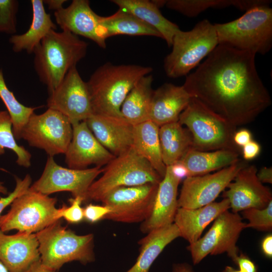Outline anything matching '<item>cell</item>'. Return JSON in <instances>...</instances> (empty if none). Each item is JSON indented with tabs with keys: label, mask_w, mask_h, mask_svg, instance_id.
Wrapping results in <instances>:
<instances>
[{
	"label": "cell",
	"mask_w": 272,
	"mask_h": 272,
	"mask_svg": "<svg viewBox=\"0 0 272 272\" xmlns=\"http://www.w3.org/2000/svg\"><path fill=\"white\" fill-rule=\"evenodd\" d=\"M255 54L219 44L183 85L193 98L237 127L271 103L257 71Z\"/></svg>",
	"instance_id": "cell-1"
},
{
	"label": "cell",
	"mask_w": 272,
	"mask_h": 272,
	"mask_svg": "<svg viewBox=\"0 0 272 272\" xmlns=\"http://www.w3.org/2000/svg\"><path fill=\"white\" fill-rule=\"evenodd\" d=\"M152 71L150 66L109 62L98 67L87 82L94 114L122 117L120 108L128 93Z\"/></svg>",
	"instance_id": "cell-2"
},
{
	"label": "cell",
	"mask_w": 272,
	"mask_h": 272,
	"mask_svg": "<svg viewBox=\"0 0 272 272\" xmlns=\"http://www.w3.org/2000/svg\"><path fill=\"white\" fill-rule=\"evenodd\" d=\"M88 47L86 42L67 31L52 30L41 40L33 52L34 67L49 92L85 57Z\"/></svg>",
	"instance_id": "cell-3"
},
{
	"label": "cell",
	"mask_w": 272,
	"mask_h": 272,
	"mask_svg": "<svg viewBox=\"0 0 272 272\" xmlns=\"http://www.w3.org/2000/svg\"><path fill=\"white\" fill-rule=\"evenodd\" d=\"M219 44L262 55L272 47V9L269 5L254 7L238 19L214 24Z\"/></svg>",
	"instance_id": "cell-4"
},
{
	"label": "cell",
	"mask_w": 272,
	"mask_h": 272,
	"mask_svg": "<svg viewBox=\"0 0 272 272\" xmlns=\"http://www.w3.org/2000/svg\"><path fill=\"white\" fill-rule=\"evenodd\" d=\"M59 220L35 233L42 263L56 271L73 261L83 264L94 261V235H77Z\"/></svg>",
	"instance_id": "cell-5"
},
{
	"label": "cell",
	"mask_w": 272,
	"mask_h": 272,
	"mask_svg": "<svg viewBox=\"0 0 272 272\" xmlns=\"http://www.w3.org/2000/svg\"><path fill=\"white\" fill-rule=\"evenodd\" d=\"M218 44L214 25L207 19L190 30H179L173 37L172 51L164 60L166 75L173 79L187 76Z\"/></svg>",
	"instance_id": "cell-6"
},
{
	"label": "cell",
	"mask_w": 272,
	"mask_h": 272,
	"mask_svg": "<svg viewBox=\"0 0 272 272\" xmlns=\"http://www.w3.org/2000/svg\"><path fill=\"white\" fill-rule=\"evenodd\" d=\"M102 174L89 187L87 202L101 201L109 192L118 187L159 184L163 179L132 148L110 161L103 168Z\"/></svg>",
	"instance_id": "cell-7"
},
{
	"label": "cell",
	"mask_w": 272,
	"mask_h": 272,
	"mask_svg": "<svg viewBox=\"0 0 272 272\" xmlns=\"http://www.w3.org/2000/svg\"><path fill=\"white\" fill-rule=\"evenodd\" d=\"M178 122L189 131L193 149L202 151L237 150L233 140L236 127L194 98H191L181 112Z\"/></svg>",
	"instance_id": "cell-8"
},
{
	"label": "cell",
	"mask_w": 272,
	"mask_h": 272,
	"mask_svg": "<svg viewBox=\"0 0 272 272\" xmlns=\"http://www.w3.org/2000/svg\"><path fill=\"white\" fill-rule=\"evenodd\" d=\"M57 199L39 192L28 190L16 198L10 210L0 217V230L37 233L59 220Z\"/></svg>",
	"instance_id": "cell-9"
},
{
	"label": "cell",
	"mask_w": 272,
	"mask_h": 272,
	"mask_svg": "<svg viewBox=\"0 0 272 272\" xmlns=\"http://www.w3.org/2000/svg\"><path fill=\"white\" fill-rule=\"evenodd\" d=\"M72 135V124L67 117L48 108L42 114L31 115L22 130L21 139L53 157L65 154Z\"/></svg>",
	"instance_id": "cell-10"
},
{
	"label": "cell",
	"mask_w": 272,
	"mask_h": 272,
	"mask_svg": "<svg viewBox=\"0 0 272 272\" xmlns=\"http://www.w3.org/2000/svg\"><path fill=\"white\" fill-rule=\"evenodd\" d=\"M246 223L237 213L227 210L221 214L205 235L187 247L194 264L207 255L226 252L233 261L238 255L236 242Z\"/></svg>",
	"instance_id": "cell-11"
},
{
	"label": "cell",
	"mask_w": 272,
	"mask_h": 272,
	"mask_svg": "<svg viewBox=\"0 0 272 272\" xmlns=\"http://www.w3.org/2000/svg\"><path fill=\"white\" fill-rule=\"evenodd\" d=\"M158 186L148 183L112 190L101 200L111 210L104 219L125 223L145 221L152 212Z\"/></svg>",
	"instance_id": "cell-12"
},
{
	"label": "cell",
	"mask_w": 272,
	"mask_h": 272,
	"mask_svg": "<svg viewBox=\"0 0 272 272\" xmlns=\"http://www.w3.org/2000/svg\"><path fill=\"white\" fill-rule=\"evenodd\" d=\"M103 171V168L99 166L84 169L65 168L49 156L42 175L30 189L47 195L68 191L74 197H80L86 202L89 187Z\"/></svg>",
	"instance_id": "cell-13"
},
{
	"label": "cell",
	"mask_w": 272,
	"mask_h": 272,
	"mask_svg": "<svg viewBox=\"0 0 272 272\" xmlns=\"http://www.w3.org/2000/svg\"><path fill=\"white\" fill-rule=\"evenodd\" d=\"M49 94L48 108L65 115L72 124L86 121L94 114L87 82L82 79L76 66L72 67Z\"/></svg>",
	"instance_id": "cell-14"
},
{
	"label": "cell",
	"mask_w": 272,
	"mask_h": 272,
	"mask_svg": "<svg viewBox=\"0 0 272 272\" xmlns=\"http://www.w3.org/2000/svg\"><path fill=\"white\" fill-rule=\"evenodd\" d=\"M247 165L239 160L214 173L186 177L178 198V207L196 209L214 202L238 172Z\"/></svg>",
	"instance_id": "cell-15"
},
{
	"label": "cell",
	"mask_w": 272,
	"mask_h": 272,
	"mask_svg": "<svg viewBox=\"0 0 272 272\" xmlns=\"http://www.w3.org/2000/svg\"><path fill=\"white\" fill-rule=\"evenodd\" d=\"M255 165L241 169L228 184L223 196L229 201L232 212L250 208L263 209L272 200L269 188L263 185L257 177Z\"/></svg>",
	"instance_id": "cell-16"
},
{
	"label": "cell",
	"mask_w": 272,
	"mask_h": 272,
	"mask_svg": "<svg viewBox=\"0 0 272 272\" xmlns=\"http://www.w3.org/2000/svg\"><path fill=\"white\" fill-rule=\"evenodd\" d=\"M72 127V140L64 154L69 168L84 169L91 165L102 167L115 157L100 143L85 121Z\"/></svg>",
	"instance_id": "cell-17"
},
{
	"label": "cell",
	"mask_w": 272,
	"mask_h": 272,
	"mask_svg": "<svg viewBox=\"0 0 272 272\" xmlns=\"http://www.w3.org/2000/svg\"><path fill=\"white\" fill-rule=\"evenodd\" d=\"M54 15L62 31L84 37L101 48L106 47V41L98 34L101 16L91 9L89 1L73 0L67 8L62 7L55 11Z\"/></svg>",
	"instance_id": "cell-18"
},
{
	"label": "cell",
	"mask_w": 272,
	"mask_h": 272,
	"mask_svg": "<svg viewBox=\"0 0 272 272\" xmlns=\"http://www.w3.org/2000/svg\"><path fill=\"white\" fill-rule=\"evenodd\" d=\"M85 121L100 143L115 157L131 148L133 125L123 118L94 114Z\"/></svg>",
	"instance_id": "cell-19"
},
{
	"label": "cell",
	"mask_w": 272,
	"mask_h": 272,
	"mask_svg": "<svg viewBox=\"0 0 272 272\" xmlns=\"http://www.w3.org/2000/svg\"><path fill=\"white\" fill-rule=\"evenodd\" d=\"M35 233L7 235L0 230V260L9 272H22L40 259Z\"/></svg>",
	"instance_id": "cell-20"
},
{
	"label": "cell",
	"mask_w": 272,
	"mask_h": 272,
	"mask_svg": "<svg viewBox=\"0 0 272 272\" xmlns=\"http://www.w3.org/2000/svg\"><path fill=\"white\" fill-rule=\"evenodd\" d=\"M180 181L173 174L170 166H166L165 175L158 184L150 216L140 226L143 233L174 223L178 208L177 190Z\"/></svg>",
	"instance_id": "cell-21"
},
{
	"label": "cell",
	"mask_w": 272,
	"mask_h": 272,
	"mask_svg": "<svg viewBox=\"0 0 272 272\" xmlns=\"http://www.w3.org/2000/svg\"><path fill=\"white\" fill-rule=\"evenodd\" d=\"M192 97L183 86L164 83L154 90L149 120L159 127L178 121L181 112L188 104Z\"/></svg>",
	"instance_id": "cell-22"
},
{
	"label": "cell",
	"mask_w": 272,
	"mask_h": 272,
	"mask_svg": "<svg viewBox=\"0 0 272 272\" xmlns=\"http://www.w3.org/2000/svg\"><path fill=\"white\" fill-rule=\"evenodd\" d=\"M230 208L229 201L227 198L196 209L178 208L173 223L179 231L180 237L190 244L200 238L203 230L210 223Z\"/></svg>",
	"instance_id": "cell-23"
},
{
	"label": "cell",
	"mask_w": 272,
	"mask_h": 272,
	"mask_svg": "<svg viewBox=\"0 0 272 272\" xmlns=\"http://www.w3.org/2000/svg\"><path fill=\"white\" fill-rule=\"evenodd\" d=\"M119 9L128 12L156 29L171 47L173 37L180 30L178 25L164 17L153 1L112 0Z\"/></svg>",
	"instance_id": "cell-24"
},
{
	"label": "cell",
	"mask_w": 272,
	"mask_h": 272,
	"mask_svg": "<svg viewBox=\"0 0 272 272\" xmlns=\"http://www.w3.org/2000/svg\"><path fill=\"white\" fill-rule=\"evenodd\" d=\"M32 20L28 30L22 34H14L9 39L15 52L25 51L33 52L41 40L52 30H56V26L51 16L47 14L41 0H31Z\"/></svg>",
	"instance_id": "cell-25"
},
{
	"label": "cell",
	"mask_w": 272,
	"mask_h": 272,
	"mask_svg": "<svg viewBox=\"0 0 272 272\" xmlns=\"http://www.w3.org/2000/svg\"><path fill=\"white\" fill-rule=\"evenodd\" d=\"M239 161L237 150L221 149L202 151L191 148L179 161L186 168L188 176H192L221 170Z\"/></svg>",
	"instance_id": "cell-26"
},
{
	"label": "cell",
	"mask_w": 272,
	"mask_h": 272,
	"mask_svg": "<svg viewBox=\"0 0 272 272\" xmlns=\"http://www.w3.org/2000/svg\"><path fill=\"white\" fill-rule=\"evenodd\" d=\"M159 129V126L149 120L134 125L131 148L163 178L166 166L162 160Z\"/></svg>",
	"instance_id": "cell-27"
},
{
	"label": "cell",
	"mask_w": 272,
	"mask_h": 272,
	"mask_svg": "<svg viewBox=\"0 0 272 272\" xmlns=\"http://www.w3.org/2000/svg\"><path fill=\"white\" fill-rule=\"evenodd\" d=\"M179 237L180 233L174 223L149 232L139 241V255L134 265L126 272H149L165 247Z\"/></svg>",
	"instance_id": "cell-28"
},
{
	"label": "cell",
	"mask_w": 272,
	"mask_h": 272,
	"mask_svg": "<svg viewBox=\"0 0 272 272\" xmlns=\"http://www.w3.org/2000/svg\"><path fill=\"white\" fill-rule=\"evenodd\" d=\"M99 37L107 38L118 35L150 36L162 39L161 35L131 14L121 9L108 17H102L98 32Z\"/></svg>",
	"instance_id": "cell-29"
},
{
	"label": "cell",
	"mask_w": 272,
	"mask_h": 272,
	"mask_svg": "<svg viewBox=\"0 0 272 272\" xmlns=\"http://www.w3.org/2000/svg\"><path fill=\"white\" fill-rule=\"evenodd\" d=\"M151 74L140 79L125 98L120 108L122 117L134 125L149 120V113L154 92Z\"/></svg>",
	"instance_id": "cell-30"
},
{
	"label": "cell",
	"mask_w": 272,
	"mask_h": 272,
	"mask_svg": "<svg viewBox=\"0 0 272 272\" xmlns=\"http://www.w3.org/2000/svg\"><path fill=\"white\" fill-rule=\"evenodd\" d=\"M159 135L162 160L166 166L180 161L192 148V140L189 131L178 121L160 126Z\"/></svg>",
	"instance_id": "cell-31"
},
{
	"label": "cell",
	"mask_w": 272,
	"mask_h": 272,
	"mask_svg": "<svg viewBox=\"0 0 272 272\" xmlns=\"http://www.w3.org/2000/svg\"><path fill=\"white\" fill-rule=\"evenodd\" d=\"M0 98L7 108L13 122V132L16 140L21 139L22 130L34 110L38 107L24 105L8 88L0 69Z\"/></svg>",
	"instance_id": "cell-32"
},
{
	"label": "cell",
	"mask_w": 272,
	"mask_h": 272,
	"mask_svg": "<svg viewBox=\"0 0 272 272\" xmlns=\"http://www.w3.org/2000/svg\"><path fill=\"white\" fill-rule=\"evenodd\" d=\"M13 122L7 110H0V155L5 149L11 150L17 156L16 163L25 168L31 166V154L23 146L16 142L13 130Z\"/></svg>",
	"instance_id": "cell-33"
},
{
	"label": "cell",
	"mask_w": 272,
	"mask_h": 272,
	"mask_svg": "<svg viewBox=\"0 0 272 272\" xmlns=\"http://www.w3.org/2000/svg\"><path fill=\"white\" fill-rule=\"evenodd\" d=\"M237 0H168L165 6L188 17H194L210 8H236Z\"/></svg>",
	"instance_id": "cell-34"
},
{
	"label": "cell",
	"mask_w": 272,
	"mask_h": 272,
	"mask_svg": "<svg viewBox=\"0 0 272 272\" xmlns=\"http://www.w3.org/2000/svg\"><path fill=\"white\" fill-rule=\"evenodd\" d=\"M243 217L248 221L245 228H252L260 231L272 229V200L263 209L250 208L242 211Z\"/></svg>",
	"instance_id": "cell-35"
},
{
	"label": "cell",
	"mask_w": 272,
	"mask_h": 272,
	"mask_svg": "<svg viewBox=\"0 0 272 272\" xmlns=\"http://www.w3.org/2000/svg\"><path fill=\"white\" fill-rule=\"evenodd\" d=\"M19 3L16 0H0V32L14 35Z\"/></svg>",
	"instance_id": "cell-36"
},
{
	"label": "cell",
	"mask_w": 272,
	"mask_h": 272,
	"mask_svg": "<svg viewBox=\"0 0 272 272\" xmlns=\"http://www.w3.org/2000/svg\"><path fill=\"white\" fill-rule=\"evenodd\" d=\"M70 206L63 205L58 209L59 219L63 218L67 222L72 224L79 223L84 219V209L81 206L83 199L80 197H73L69 199Z\"/></svg>",
	"instance_id": "cell-37"
},
{
	"label": "cell",
	"mask_w": 272,
	"mask_h": 272,
	"mask_svg": "<svg viewBox=\"0 0 272 272\" xmlns=\"http://www.w3.org/2000/svg\"><path fill=\"white\" fill-rule=\"evenodd\" d=\"M15 179L16 186L14 190L6 197H0V217L4 210L16 198L26 192L31 185L32 178L29 174H27L23 179L16 177Z\"/></svg>",
	"instance_id": "cell-38"
},
{
	"label": "cell",
	"mask_w": 272,
	"mask_h": 272,
	"mask_svg": "<svg viewBox=\"0 0 272 272\" xmlns=\"http://www.w3.org/2000/svg\"><path fill=\"white\" fill-rule=\"evenodd\" d=\"M83 209L84 219L91 223L104 219L106 215L111 212L108 207L103 205L100 206L90 203Z\"/></svg>",
	"instance_id": "cell-39"
},
{
	"label": "cell",
	"mask_w": 272,
	"mask_h": 272,
	"mask_svg": "<svg viewBox=\"0 0 272 272\" xmlns=\"http://www.w3.org/2000/svg\"><path fill=\"white\" fill-rule=\"evenodd\" d=\"M261 151L260 145L251 140L242 147V155L245 160H251L258 156Z\"/></svg>",
	"instance_id": "cell-40"
},
{
	"label": "cell",
	"mask_w": 272,
	"mask_h": 272,
	"mask_svg": "<svg viewBox=\"0 0 272 272\" xmlns=\"http://www.w3.org/2000/svg\"><path fill=\"white\" fill-rule=\"evenodd\" d=\"M234 262L238 265L239 270L241 272H257L254 262L243 254L238 255Z\"/></svg>",
	"instance_id": "cell-41"
},
{
	"label": "cell",
	"mask_w": 272,
	"mask_h": 272,
	"mask_svg": "<svg viewBox=\"0 0 272 272\" xmlns=\"http://www.w3.org/2000/svg\"><path fill=\"white\" fill-rule=\"evenodd\" d=\"M233 142L235 145L243 147L250 142L252 139L251 132L245 128L236 131L233 135Z\"/></svg>",
	"instance_id": "cell-42"
},
{
	"label": "cell",
	"mask_w": 272,
	"mask_h": 272,
	"mask_svg": "<svg viewBox=\"0 0 272 272\" xmlns=\"http://www.w3.org/2000/svg\"><path fill=\"white\" fill-rule=\"evenodd\" d=\"M170 167L173 174L180 181L183 178L185 179L188 176V173L186 168L180 161H179L176 162L171 165Z\"/></svg>",
	"instance_id": "cell-43"
},
{
	"label": "cell",
	"mask_w": 272,
	"mask_h": 272,
	"mask_svg": "<svg viewBox=\"0 0 272 272\" xmlns=\"http://www.w3.org/2000/svg\"><path fill=\"white\" fill-rule=\"evenodd\" d=\"M257 177L258 180L262 183H272V168L271 167H264L257 172Z\"/></svg>",
	"instance_id": "cell-44"
},
{
	"label": "cell",
	"mask_w": 272,
	"mask_h": 272,
	"mask_svg": "<svg viewBox=\"0 0 272 272\" xmlns=\"http://www.w3.org/2000/svg\"><path fill=\"white\" fill-rule=\"evenodd\" d=\"M22 272H56L43 264L40 259L32 263Z\"/></svg>",
	"instance_id": "cell-45"
},
{
	"label": "cell",
	"mask_w": 272,
	"mask_h": 272,
	"mask_svg": "<svg viewBox=\"0 0 272 272\" xmlns=\"http://www.w3.org/2000/svg\"><path fill=\"white\" fill-rule=\"evenodd\" d=\"M261 249L264 254L269 257H272V236L268 235L265 237L261 242Z\"/></svg>",
	"instance_id": "cell-46"
},
{
	"label": "cell",
	"mask_w": 272,
	"mask_h": 272,
	"mask_svg": "<svg viewBox=\"0 0 272 272\" xmlns=\"http://www.w3.org/2000/svg\"><path fill=\"white\" fill-rule=\"evenodd\" d=\"M43 1L44 3L47 4L49 10H53L54 12L62 8L63 4L66 2L65 0H46Z\"/></svg>",
	"instance_id": "cell-47"
},
{
	"label": "cell",
	"mask_w": 272,
	"mask_h": 272,
	"mask_svg": "<svg viewBox=\"0 0 272 272\" xmlns=\"http://www.w3.org/2000/svg\"><path fill=\"white\" fill-rule=\"evenodd\" d=\"M172 272H193L191 267L186 263L174 265Z\"/></svg>",
	"instance_id": "cell-48"
},
{
	"label": "cell",
	"mask_w": 272,
	"mask_h": 272,
	"mask_svg": "<svg viewBox=\"0 0 272 272\" xmlns=\"http://www.w3.org/2000/svg\"><path fill=\"white\" fill-rule=\"evenodd\" d=\"M8 189L4 185V184L3 182L0 181V193L6 195L8 194Z\"/></svg>",
	"instance_id": "cell-49"
},
{
	"label": "cell",
	"mask_w": 272,
	"mask_h": 272,
	"mask_svg": "<svg viewBox=\"0 0 272 272\" xmlns=\"http://www.w3.org/2000/svg\"><path fill=\"white\" fill-rule=\"evenodd\" d=\"M223 272H241V271L239 270L236 269L231 266H227L225 267Z\"/></svg>",
	"instance_id": "cell-50"
},
{
	"label": "cell",
	"mask_w": 272,
	"mask_h": 272,
	"mask_svg": "<svg viewBox=\"0 0 272 272\" xmlns=\"http://www.w3.org/2000/svg\"><path fill=\"white\" fill-rule=\"evenodd\" d=\"M0 272H9L7 268L0 260Z\"/></svg>",
	"instance_id": "cell-51"
}]
</instances>
